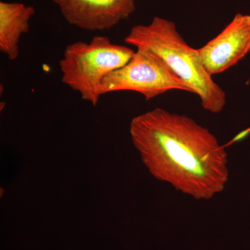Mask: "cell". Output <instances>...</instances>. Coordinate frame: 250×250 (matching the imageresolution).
<instances>
[{
  "label": "cell",
  "mask_w": 250,
  "mask_h": 250,
  "mask_svg": "<svg viewBox=\"0 0 250 250\" xmlns=\"http://www.w3.org/2000/svg\"><path fill=\"white\" fill-rule=\"evenodd\" d=\"M129 133L143 164L157 180L196 200H209L225 190L228 152L195 120L155 108L134 117Z\"/></svg>",
  "instance_id": "cell-1"
},
{
  "label": "cell",
  "mask_w": 250,
  "mask_h": 250,
  "mask_svg": "<svg viewBox=\"0 0 250 250\" xmlns=\"http://www.w3.org/2000/svg\"><path fill=\"white\" fill-rule=\"evenodd\" d=\"M126 43L146 49L160 57L200 99L202 107L220 113L227 104V95L206 70L197 49L188 45L175 23L156 16L148 24L131 28Z\"/></svg>",
  "instance_id": "cell-2"
},
{
  "label": "cell",
  "mask_w": 250,
  "mask_h": 250,
  "mask_svg": "<svg viewBox=\"0 0 250 250\" xmlns=\"http://www.w3.org/2000/svg\"><path fill=\"white\" fill-rule=\"evenodd\" d=\"M135 51L113 43L109 38L95 36L90 42L69 44L59 62L64 84L80 94L84 101L98 105L102 83L108 74L129 62Z\"/></svg>",
  "instance_id": "cell-3"
},
{
  "label": "cell",
  "mask_w": 250,
  "mask_h": 250,
  "mask_svg": "<svg viewBox=\"0 0 250 250\" xmlns=\"http://www.w3.org/2000/svg\"><path fill=\"white\" fill-rule=\"evenodd\" d=\"M172 90H192L164 61L146 49H137L132 58L121 68L108 74L102 83V93L137 92L146 100Z\"/></svg>",
  "instance_id": "cell-4"
},
{
  "label": "cell",
  "mask_w": 250,
  "mask_h": 250,
  "mask_svg": "<svg viewBox=\"0 0 250 250\" xmlns=\"http://www.w3.org/2000/svg\"><path fill=\"white\" fill-rule=\"evenodd\" d=\"M209 75L222 73L250 52V16L236 14L218 36L197 49Z\"/></svg>",
  "instance_id": "cell-5"
},
{
  "label": "cell",
  "mask_w": 250,
  "mask_h": 250,
  "mask_svg": "<svg viewBox=\"0 0 250 250\" xmlns=\"http://www.w3.org/2000/svg\"><path fill=\"white\" fill-rule=\"evenodd\" d=\"M73 26L88 31L108 30L136 10L135 0H54Z\"/></svg>",
  "instance_id": "cell-6"
},
{
  "label": "cell",
  "mask_w": 250,
  "mask_h": 250,
  "mask_svg": "<svg viewBox=\"0 0 250 250\" xmlns=\"http://www.w3.org/2000/svg\"><path fill=\"white\" fill-rule=\"evenodd\" d=\"M35 8L18 2H0V52L10 61L20 54V41L29 30V21Z\"/></svg>",
  "instance_id": "cell-7"
}]
</instances>
